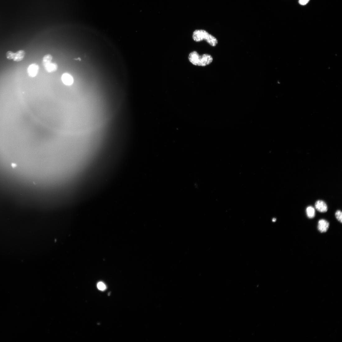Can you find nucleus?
<instances>
[{"label":"nucleus","instance_id":"obj_13","mask_svg":"<svg viewBox=\"0 0 342 342\" xmlns=\"http://www.w3.org/2000/svg\"><path fill=\"white\" fill-rule=\"evenodd\" d=\"M14 53L11 51H8L6 53V57L7 59L9 60L13 59Z\"/></svg>","mask_w":342,"mask_h":342},{"label":"nucleus","instance_id":"obj_14","mask_svg":"<svg viewBox=\"0 0 342 342\" xmlns=\"http://www.w3.org/2000/svg\"><path fill=\"white\" fill-rule=\"evenodd\" d=\"M310 0H299V3L302 5H305L310 1Z\"/></svg>","mask_w":342,"mask_h":342},{"label":"nucleus","instance_id":"obj_6","mask_svg":"<svg viewBox=\"0 0 342 342\" xmlns=\"http://www.w3.org/2000/svg\"><path fill=\"white\" fill-rule=\"evenodd\" d=\"M61 80L63 83L67 86H71L74 82L73 76L70 74L65 73L61 76Z\"/></svg>","mask_w":342,"mask_h":342},{"label":"nucleus","instance_id":"obj_11","mask_svg":"<svg viewBox=\"0 0 342 342\" xmlns=\"http://www.w3.org/2000/svg\"><path fill=\"white\" fill-rule=\"evenodd\" d=\"M342 212L340 210H337L335 213V216L336 219L342 223Z\"/></svg>","mask_w":342,"mask_h":342},{"label":"nucleus","instance_id":"obj_4","mask_svg":"<svg viewBox=\"0 0 342 342\" xmlns=\"http://www.w3.org/2000/svg\"><path fill=\"white\" fill-rule=\"evenodd\" d=\"M330 226L329 222L326 220L321 219L318 221L317 229L321 233H326L328 230Z\"/></svg>","mask_w":342,"mask_h":342},{"label":"nucleus","instance_id":"obj_9","mask_svg":"<svg viewBox=\"0 0 342 342\" xmlns=\"http://www.w3.org/2000/svg\"><path fill=\"white\" fill-rule=\"evenodd\" d=\"M306 213L308 217L310 219L314 218L315 216V209L312 206L307 207L306 209Z\"/></svg>","mask_w":342,"mask_h":342},{"label":"nucleus","instance_id":"obj_16","mask_svg":"<svg viewBox=\"0 0 342 342\" xmlns=\"http://www.w3.org/2000/svg\"><path fill=\"white\" fill-rule=\"evenodd\" d=\"M75 60H79V61H81V58H76V59H75Z\"/></svg>","mask_w":342,"mask_h":342},{"label":"nucleus","instance_id":"obj_10","mask_svg":"<svg viewBox=\"0 0 342 342\" xmlns=\"http://www.w3.org/2000/svg\"><path fill=\"white\" fill-rule=\"evenodd\" d=\"M53 57L50 54H48L45 55L43 59V64L44 66L52 61Z\"/></svg>","mask_w":342,"mask_h":342},{"label":"nucleus","instance_id":"obj_3","mask_svg":"<svg viewBox=\"0 0 342 342\" xmlns=\"http://www.w3.org/2000/svg\"><path fill=\"white\" fill-rule=\"evenodd\" d=\"M39 65L36 63H32L30 65L27 69L28 76L32 78L36 77L39 73Z\"/></svg>","mask_w":342,"mask_h":342},{"label":"nucleus","instance_id":"obj_2","mask_svg":"<svg viewBox=\"0 0 342 342\" xmlns=\"http://www.w3.org/2000/svg\"><path fill=\"white\" fill-rule=\"evenodd\" d=\"M193 40L196 42L205 40L212 47H215L218 44V40L214 36L206 30L202 29L195 30L192 34Z\"/></svg>","mask_w":342,"mask_h":342},{"label":"nucleus","instance_id":"obj_7","mask_svg":"<svg viewBox=\"0 0 342 342\" xmlns=\"http://www.w3.org/2000/svg\"><path fill=\"white\" fill-rule=\"evenodd\" d=\"M44 67L48 72L52 73L57 71L58 66L56 63L51 62L44 66Z\"/></svg>","mask_w":342,"mask_h":342},{"label":"nucleus","instance_id":"obj_8","mask_svg":"<svg viewBox=\"0 0 342 342\" xmlns=\"http://www.w3.org/2000/svg\"><path fill=\"white\" fill-rule=\"evenodd\" d=\"M25 51L23 50H20L14 53L13 60L14 61L18 62L22 61L25 55Z\"/></svg>","mask_w":342,"mask_h":342},{"label":"nucleus","instance_id":"obj_12","mask_svg":"<svg viewBox=\"0 0 342 342\" xmlns=\"http://www.w3.org/2000/svg\"><path fill=\"white\" fill-rule=\"evenodd\" d=\"M97 287L99 290L101 291H104L106 289V286L105 284L104 283L101 282H99L98 283Z\"/></svg>","mask_w":342,"mask_h":342},{"label":"nucleus","instance_id":"obj_5","mask_svg":"<svg viewBox=\"0 0 342 342\" xmlns=\"http://www.w3.org/2000/svg\"><path fill=\"white\" fill-rule=\"evenodd\" d=\"M316 210L321 213H326L328 210V207L326 203L322 200L317 201L315 204Z\"/></svg>","mask_w":342,"mask_h":342},{"label":"nucleus","instance_id":"obj_15","mask_svg":"<svg viewBox=\"0 0 342 342\" xmlns=\"http://www.w3.org/2000/svg\"><path fill=\"white\" fill-rule=\"evenodd\" d=\"M11 165L13 168H15L16 166V164L14 163H12Z\"/></svg>","mask_w":342,"mask_h":342},{"label":"nucleus","instance_id":"obj_17","mask_svg":"<svg viewBox=\"0 0 342 342\" xmlns=\"http://www.w3.org/2000/svg\"><path fill=\"white\" fill-rule=\"evenodd\" d=\"M276 219H275V218L273 219V221H274V222H275V221H276Z\"/></svg>","mask_w":342,"mask_h":342},{"label":"nucleus","instance_id":"obj_1","mask_svg":"<svg viewBox=\"0 0 342 342\" xmlns=\"http://www.w3.org/2000/svg\"><path fill=\"white\" fill-rule=\"evenodd\" d=\"M189 61L193 65L204 67L210 64L213 61L212 57L208 54L200 55L196 51L190 53L188 57Z\"/></svg>","mask_w":342,"mask_h":342}]
</instances>
